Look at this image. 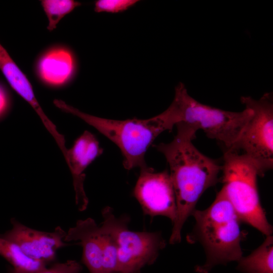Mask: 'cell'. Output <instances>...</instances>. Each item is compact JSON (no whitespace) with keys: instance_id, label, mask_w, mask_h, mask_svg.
I'll use <instances>...</instances> for the list:
<instances>
[{"instance_id":"obj_1","label":"cell","mask_w":273,"mask_h":273,"mask_svg":"<svg viewBox=\"0 0 273 273\" xmlns=\"http://www.w3.org/2000/svg\"><path fill=\"white\" fill-rule=\"evenodd\" d=\"M176 126L177 132L171 142L155 146L168 164L175 197L176 212L169 241L171 244L180 242L184 224L192 215L204 192L218 182L221 170L215 161L194 145L196 129L185 123Z\"/></svg>"},{"instance_id":"obj_2","label":"cell","mask_w":273,"mask_h":273,"mask_svg":"<svg viewBox=\"0 0 273 273\" xmlns=\"http://www.w3.org/2000/svg\"><path fill=\"white\" fill-rule=\"evenodd\" d=\"M192 215L195 224L187 241L201 244L206 256L205 263L197 266L196 272L209 273L216 265L238 261L242 257L241 242L246 233L241 231L242 222L222 188L207 208L195 209Z\"/></svg>"},{"instance_id":"obj_3","label":"cell","mask_w":273,"mask_h":273,"mask_svg":"<svg viewBox=\"0 0 273 273\" xmlns=\"http://www.w3.org/2000/svg\"><path fill=\"white\" fill-rule=\"evenodd\" d=\"M54 103L64 112L92 126L117 145L123 156V166L127 170L148 166L145 158L147 150L161 133L174 126L162 113L148 119L118 120L89 115L61 100L56 99Z\"/></svg>"},{"instance_id":"obj_4","label":"cell","mask_w":273,"mask_h":273,"mask_svg":"<svg viewBox=\"0 0 273 273\" xmlns=\"http://www.w3.org/2000/svg\"><path fill=\"white\" fill-rule=\"evenodd\" d=\"M163 112L174 125L185 123L202 129L208 137L221 143L225 150L232 148L253 114L247 107L233 112L202 104L188 94L181 82L175 87L173 101Z\"/></svg>"},{"instance_id":"obj_5","label":"cell","mask_w":273,"mask_h":273,"mask_svg":"<svg viewBox=\"0 0 273 273\" xmlns=\"http://www.w3.org/2000/svg\"><path fill=\"white\" fill-rule=\"evenodd\" d=\"M221 170L222 188L241 221L266 236L271 235L272 226L259 199L254 164L238 152L225 150Z\"/></svg>"},{"instance_id":"obj_6","label":"cell","mask_w":273,"mask_h":273,"mask_svg":"<svg viewBox=\"0 0 273 273\" xmlns=\"http://www.w3.org/2000/svg\"><path fill=\"white\" fill-rule=\"evenodd\" d=\"M241 103L253 114L231 149L248 158L263 176L273 166V98L271 93L259 99L242 96Z\"/></svg>"},{"instance_id":"obj_7","label":"cell","mask_w":273,"mask_h":273,"mask_svg":"<svg viewBox=\"0 0 273 273\" xmlns=\"http://www.w3.org/2000/svg\"><path fill=\"white\" fill-rule=\"evenodd\" d=\"M105 225L113 235L118 247L117 272L140 273L142 268L153 264L166 246L159 232H134L128 228L129 217H117L112 208L102 211Z\"/></svg>"},{"instance_id":"obj_8","label":"cell","mask_w":273,"mask_h":273,"mask_svg":"<svg viewBox=\"0 0 273 273\" xmlns=\"http://www.w3.org/2000/svg\"><path fill=\"white\" fill-rule=\"evenodd\" d=\"M133 195L144 214L151 217L165 216L173 223L176 217V201L167 170L155 172L153 168L149 166L140 169Z\"/></svg>"},{"instance_id":"obj_9","label":"cell","mask_w":273,"mask_h":273,"mask_svg":"<svg viewBox=\"0 0 273 273\" xmlns=\"http://www.w3.org/2000/svg\"><path fill=\"white\" fill-rule=\"evenodd\" d=\"M12 228L1 236L16 244L28 257L46 264L56 259L58 249L70 245L64 241L66 232L60 226L52 232L30 228L11 219Z\"/></svg>"},{"instance_id":"obj_10","label":"cell","mask_w":273,"mask_h":273,"mask_svg":"<svg viewBox=\"0 0 273 273\" xmlns=\"http://www.w3.org/2000/svg\"><path fill=\"white\" fill-rule=\"evenodd\" d=\"M103 153L96 138L88 131H85L67 149L64 157L71 171L75 193V203L79 211L85 210L88 200L84 189L87 167Z\"/></svg>"},{"instance_id":"obj_11","label":"cell","mask_w":273,"mask_h":273,"mask_svg":"<svg viewBox=\"0 0 273 273\" xmlns=\"http://www.w3.org/2000/svg\"><path fill=\"white\" fill-rule=\"evenodd\" d=\"M65 242L75 241L82 248V262L90 273H105L100 226L92 218L77 221L66 232Z\"/></svg>"},{"instance_id":"obj_12","label":"cell","mask_w":273,"mask_h":273,"mask_svg":"<svg viewBox=\"0 0 273 273\" xmlns=\"http://www.w3.org/2000/svg\"><path fill=\"white\" fill-rule=\"evenodd\" d=\"M0 70L12 88L35 110L52 136L57 135L56 127L41 109L30 81L1 43Z\"/></svg>"},{"instance_id":"obj_13","label":"cell","mask_w":273,"mask_h":273,"mask_svg":"<svg viewBox=\"0 0 273 273\" xmlns=\"http://www.w3.org/2000/svg\"><path fill=\"white\" fill-rule=\"evenodd\" d=\"M74 68L72 55L63 48L54 49L46 53L38 65L40 77L46 83L53 86L65 83L72 75Z\"/></svg>"},{"instance_id":"obj_14","label":"cell","mask_w":273,"mask_h":273,"mask_svg":"<svg viewBox=\"0 0 273 273\" xmlns=\"http://www.w3.org/2000/svg\"><path fill=\"white\" fill-rule=\"evenodd\" d=\"M273 237L264 242L250 255L238 261V269L244 273H273Z\"/></svg>"},{"instance_id":"obj_15","label":"cell","mask_w":273,"mask_h":273,"mask_svg":"<svg viewBox=\"0 0 273 273\" xmlns=\"http://www.w3.org/2000/svg\"><path fill=\"white\" fill-rule=\"evenodd\" d=\"M0 255L8 261L12 266L11 268L17 272L30 273L47 267V264L26 256L16 244L1 236Z\"/></svg>"},{"instance_id":"obj_16","label":"cell","mask_w":273,"mask_h":273,"mask_svg":"<svg viewBox=\"0 0 273 273\" xmlns=\"http://www.w3.org/2000/svg\"><path fill=\"white\" fill-rule=\"evenodd\" d=\"M41 4L48 17L47 29L52 31L60 21L81 4L73 0H43Z\"/></svg>"},{"instance_id":"obj_17","label":"cell","mask_w":273,"mask_h":273,"mask_svg":"<svg viewBox=\"0 0 273 273\" xmlns=\"http://www.w3.org/2000/svg\"><path fill=\"white\" fill-rule=\"evenodd\" d=\"M138 2L136 0H98L95 2V11L118 13L127 10Z\"/></svg>"},{"instance_id":"obj_18","label":"cell","mask_w":273,"mask_h":273,"mask_svg":"<svg viewBox=\"0 0 273 273\" xmlns=\"http://www.w3.org/2000/svg\"><path fill=\"white\" fill-rule=\"evenodd\" d=\"M81 264L73 260H68L65 262L55 263L50 267H46L40 270L30 273H80L82 270ZM9 273H23L14 270L10 268Z\"/></svg>"},{"instance_id":"obj_19","label":"cell","mask_w":273,"mask_h":273,"mask_svg":"<svg viewBox=\"0 0 273 273\" xmlns=\"http://www.w3.org/2000/svg\"><path fill=\"white\" fill-rule=\"evenodd\" d=\"M8 106V98L4 89L0 86V116L6 111Z\"/></svg>"},{"instance_id":"obj_20","label":"cell","mask_w":273,"mask_h":273,"mask_svg":"<svg viewBox=\"0 0 273 273\" xmlns=\"http://www.w3.org/2000/svg\"><path fill=\"white\" fill-rule=\"evenodd\" d=\"M115 273H120V272H115Z\"/></svg>"}]
</instances>
